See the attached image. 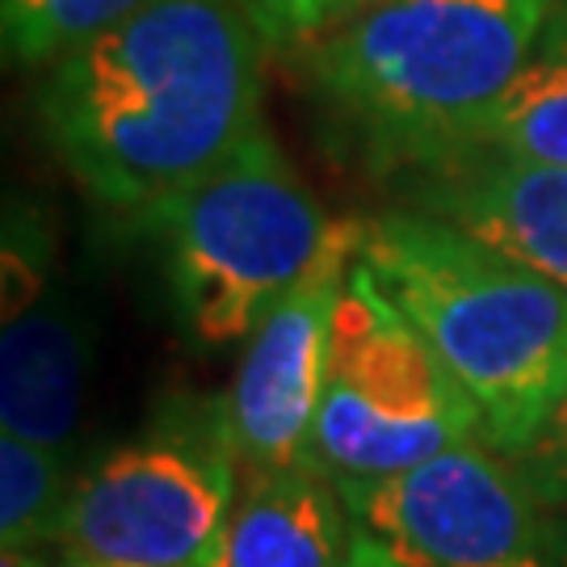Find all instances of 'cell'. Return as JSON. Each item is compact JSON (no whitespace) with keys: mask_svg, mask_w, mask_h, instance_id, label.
Returning a JSON list of instances; mask_svg holds the SVG:
<instances>
[{"mask_svg":"<svg viewBox=\"0 0 567 567\" xmlns=\"http://www.w3.org/2000/svg\"><path fill=\"white\" fill-rule=\"evenodd\" d=\"M475 152L508 161L567 164V39L538 47L487 114Z\"/></svg>","mask_w":567,"mask_h":567,"instance_id":"12","label":"cell"},{"mask_svg":"<svg viewBox=\"0 0 567 567\" xmlns=\"http://www.w3.org/2000/svg\"><path fill=\"white\" fill-rule=\"evenodd\" d=\"M353 534L408 567H555L517 458L463 442L379 480H337Z\"/></svg>","mask_w":567,"mask_h":567,"instance_id":"7","label":"cell"},{"mask_svg":"<svg viewBox=\"0 0 567 567\" xmlns=\"http://www.w3.org/2000/svg\"><path fill=\"white\" fill-rule=\"evenodd\" d=\"M358 261L433 344L484 442L517 458L567 391V290L425 210L362 224Z\"/></svg>","mask_w":567,"mask_h":567,"instance_id":"3","label":"cell"},{"mask_svg":"<svg viewBox=\"0 0 567 567\" xmlns=\"http://www.w3.org/2000/svg\"><path fill=\"white\" fill-rule=\"evenodd\" d=\"M147 4L152 0H0L4 55L21 68H51Z\"/></svg>","mask_w":567,"mask_h":567,"instance_id":"14","label":"cell"},{"mask_svg":"<svg viewBox=\"0 0 567 567\" xmlns=\"http://www.w3.org/2000/svg\"><path fill=\"white\" fill-rule=\"evenodd\" d=\"M269 47H303L341 21L344 0H248Z\"/></svg>","mask_w":567,"mask_h":567,"instance_id":"16","label":"cell"},{"mask_svg":"<svg viewBox=\"0 0 567 567\" xmlns=\"http://www.w3.org/2000/svg\"><path fill=\"white\" fill-rule=\"evenodd\" d=\"M353 522L341 487L316 458L244 466L219 547L206 567H341Z\"/></svg>","mask_w":567,"mask_h":567,"instance_id":"11","label":"cell"},{"mask_svg":"<svg viewBox=\"0 0 567 567\" xmlns=\"http://www.w3.org/2000/svg\"><path fill=\"white\" fill-rule=\"evenodd\" d=\"M547 25L550 0H383L303 42V84L344 156L433 173L475 152Z\"/></svg>","mask_w":567,"mask_h":567,"instance_id":"2","label":"cell"},{"mask_svg":"<svg viewBox=\"0 0 567 567\" xmlns=\"http://www.w3.org/2000/svg\"><path fill=\"white\" fill-rule=\"evenodd\" d=\"M143 219L161 231L177 320L203 344L252 337L269 307L316 265L332 231L265 122L203 182Z\"/></svg>","mask_w":567,"mask_h":567,"instance_id":"4","label":"cell"},{"mask_svg":"<svg viewBox=\"0 0 567 567\" xmlns=\"http://www.w3.org/2000/svg\"><path fill=\"white\" fill-rule=\"evenodd\" d=\"M0 567H47V564H42V559H34L30 550H4Z\"/></svg>","mask_w":567,"mask_h":567,"instance_id":"18","label":"cell"},{"mask_svg":"<svg viewBox=\"0 0 567 567\" xmlns=\"http://www.w3.org/2000/svg\"><path fill=\"white\" fill-rule=\"evenodd\" d=\"M362 248L358 219H332L324 252L269 307L244 344L231 391L224 395L236 463L290 466L311 458V433L324 395L332 320L349 269Z\"/></svg>","mask_w":567,"mask_h":567,"instance_id":"8","label":"cell"},{"mask_svg":"<svg viewBox=\"0 0 567 567\" xmlns=\"http://www.w3.org/2000/svg\"><path fill=\"white\" fill-rule=\"evenodd\" d=\"M341 567H408V564H400L395 555H386L379 543H370V538H362V534H353V550H349V559H344Z\"/></svg>","mask_w":567,"mask_h":567,"instance_id":"17","label":"cell"},{"mask_svg":"<svg viewBox=\"0 0 567 567\" xmlns=\"http://www.w3.org/2000/svg\"><path fill=\"white\" fill-rule=\"evenodd\" d=\"M370 4H383V0H344L341 18H349V13H362V9H370Z\"/></svg>","mask_w":567,"mask_h":567,"instance_id":"19","label":"cell"},{"mask_svg":"<svg viewBox=\"0 0 567 567\" xmlns=\"http://www.w3.org/2000/svg\"><path fill=\"white\" fill-rule=\"evenodd\" d=\"M463 442H484L480 408L374 274L353 261L332 320L311 458L332 480H379Z\"/></svg>","mask_w":567,"mask_h":567,"instance_id":"5","label":"cell"},{"mask_svg":"<svg viewBox=\"0 0 567 567\" xmlns=\"http://www.w3.org/2000/svg\"><path fill=\"white\" fill-rule=\"evenodd\" d=\"M0 282V425L25 442L68 450L81 425L89 341L84 316L55 278L51 236L34 215L4 219Z\"/></svg>","mask_w":567,"mask_h":567,"instance_id":"9","label":"cell"},{"mask_svg":"<svg viewBox=\"0 0 567 567\" xmlns=\"http://www.w3.org/2000/svg\"><path fill=\"white\" fill-rule=\"evenodd\" d=\"M72 567H143V564H72Z\"/></svg>","mask_w":567,"mask_h":567,"instance_id":"20","label":"cell"},{"mask_svg":"<svg viewBox=\"0 0 567 567\" xmlns=\"http://www.w3.org/2000/svg\"><path fill=\"white\" fill-rule=\"evenodd\" d=\"M517 466L543 505H567V391L550 408L534 442L517 454Z\"/></svg>","mask_w":567,"mask_h":567,"instance_id":"15","label":"cell"},{"mask_svg":"<svg viewBox=\"0 0 567 567\" xmlns=\"http://www.w3.org/2000/svg\"><path fill=\"white\" fill-rule=\"evenodd\" d=\"M416 206L567 290V164L471 152L421 173Z\"/></svg>","mask_w":567,"mask_h":567,"instance_id":"10","label":"cell"},{"mask_svg":"<svg viewBox=\"0 0 567 567\" xmlns=\"http://www.w3.org/2000/svg\"><path fill=\"white\" fill-rule=\"evenodd\" d=\"M72 496L68 454L4 433L0 437V538L4 550L55 543Z\"/></svg>","mask_w":567,"mask_h":567,"instance_id":"13","label":"cell"},{"mask_svg":"<svg viewBox=\"0 0 567 567\" xmlns=\"http://www.w3.org/2000/svg\"><path fill=\"white\" fill-rule=\"evenodd\" d=\"M265 47L248 0H152L47 68L42 135L97 203L152 215L261 126Z\"/></svg>","mask_w":567,"mask_h":567,"instance_id":"1","label":"cell"},{"mask_svg":"<svg viewBox=\"0 0 567 567\" xmlns=\"http://www.w3.org/2000/svg\"><path fill=\"white\" fill-rule=\"evenodd\" d=\"M240 487L224 400L185 404L72 484L60 543L72 564L206 567Z\"/></svg>","mask_w":567,"mask_h":567,"instance_id":"6","label":"cell"}]
</instances>
